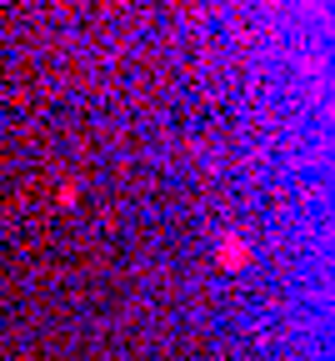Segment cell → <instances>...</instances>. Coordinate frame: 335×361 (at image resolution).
<instances>
[{
  "instance_id": "1",
  "label": "cell",
  "mask_w": 335,
  "mask_h": 361,
  "mask_svg": "<svg viewBox=\"0 0 335 361\" xmlns=\"http://www.w3.org/2000/svg\"><path fill=\"white\" fill-rule=\"evenodd\" d=\"M215 261H220V271H246L251 266V241L241 231H225L220 246H215Z\"/></svg>"
}]
</instances>
